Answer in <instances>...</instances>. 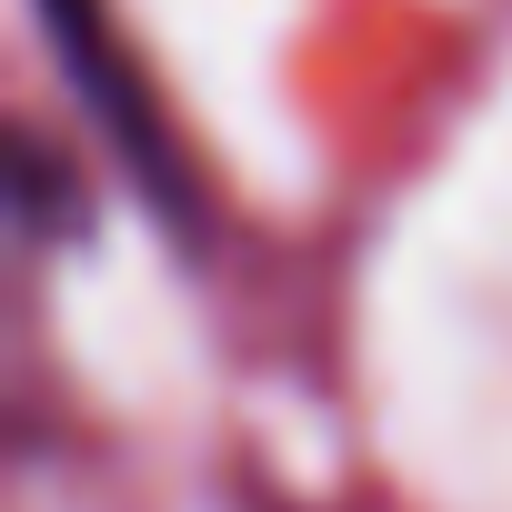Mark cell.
<instances>
[{
	"instance_id": "6da1fadb",
	"label": "cell",
	"mask_w": 512,
	"mask_h": 512,
	"mask_svg": "<svg viewBox=\"0 0 512 512\" xmlns=\"http://www.w3.org/2000/svg\"><path fill=\"white\" fill-rule=\"evenodd\" d=\"M41 21H51L61 71H71V91L91 101L101 141L141 171V191H151V201H171V221H191V181H181V161H171V131H161L151 91H141V81H131V61H121L111 11H101V0H41Z\"/></svg>"
}]
</instances>
